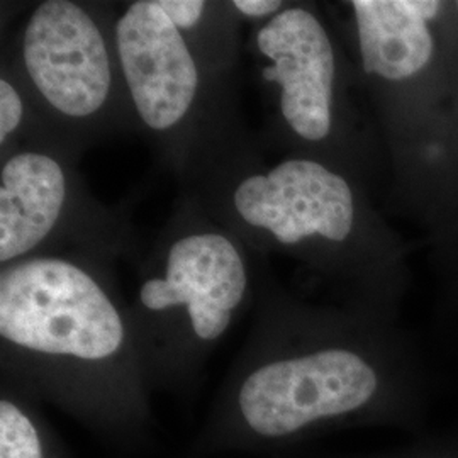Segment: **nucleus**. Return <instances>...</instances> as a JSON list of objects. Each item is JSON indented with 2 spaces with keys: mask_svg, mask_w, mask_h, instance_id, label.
<instances>
[{
  "mask_svg": "<svg viewBox=\"0 0 458 458\" xmlns=\"http://www.w3.org/2000/svg\"><path fill=\"white\" fill-rule=\"evenodd\" d=\"M114 265L82 251L0 265V382L136 450L151 438L153 391Z\"/></svg>",
  "mask_w": 458,
  "mask_h": 458,
  "instance_id": "nucleus-1",
  "label": "nucleus"
},
{
  "mask_svg": "<svg viewBox=\"0 0 458 458\" xmlns=\"http://www.w3.org/2000/svg\"><path fill=\"white\" fill-rule=\"evenodd\" d=\"M263 260L181 192L147 255L136 260L128 301L151 391L196 389L216 348L253 310Z\"/></svg>",
  "mask_w": 458,
  "mask_h": 458,
  "instance_id": "nucleus-2",
  "label": "nucleus"
},
{
  "mask_svg": "<svg viewBox=\"0 0 458 458\" xmlns=\"http://www.w3.org/2000/svg\"><path fill=\"white\" fill-rule=\"evenodd\" d=\"M376 369L348 346L295 348L253 306V325L189 454L267 455L299 433L367 406Z\"/></svg>",
  "mask_w": 458,
  "mask_h": 458,
  "instance_id": "nucleus-3",
  "label": "nucleus"
},
{
  "mask_svg": "<svg viewBox=\"0 0 458 458\" xmlns=\"http://www.w3.org/2000/svg\"><path fill=\"white\" fill-rule=\"evenodd\" d=\"M115 14L107 2L43 0L22 21L2 65L31 106L33 131L24 145L53 148L79 162L87 148L138 132L115 47Z\"/></svg>",
  "mask_w": 458,
  "mask_h": 458,
  "instance_id": "nucleus-4",
  "label": "nucleus"
},
{
  "mask_svg": "<svg viewBox=\"0 0 458 458\" xmlns=\"http://www.w3.org/2000/svg\"><path fill=\"white\" fill-rule=\"evenodd\" d=\"M115 47L138 132L172 174L240 115L236 81L214 77L160 0H134L117 9Z\"/></svg>",
  "mask_w": 458,
  "mask_h": 458,
  "instance_id": "nucleus-5",
  "label": "nucleus"
},
{
  "mask_svg": "<svg viewBox=\"0 0 458 458\" xmlns=\"http://www.w3.org/2000/svg\"><path fill=\"white\" fill-rule=\"evenodd\" d=\"M82 251L138 260L128 211L100 202L77 160L39 145L0 157V265L45 253Z\"/></svg>",
  "mask_w": 458,
  "mask_h": 458,
  "instance_id": "nucleus-6",
  "label": "nucleus"
},
{
  "mask_svg": "<svg viewBox=\"0 0 458 458\" xmlns=\"http://www.w3.org/2000/svg\"><path fill=\"white\" fill-rule=\"evenodd\" d=\"M250 49L263 98L274 102V134L327 143L335 130L336 55L327 28L304 5L285 4L255 26Z\"/></svg>",
  "mask_w": 458,
  "mask_h": 458,
  "instance_id": "nucleus-7",
  "label": "nucleus"
},
{
  "mask_svg": "<svg viewBox=\"0 0 458 458\" xmlns=\"http://www.w3.org/2000/svg\"><path fill=\"white\" fill-rule=\"evenodd\" d=\"M361 68L389 82L406 81L433 55L428 21L440 13L438 0H353Z\"/></svg>",
  "mask_w": 458,
  "mask_h": 458,
  "instance_id": "nucleus-8",
  "label": "nucleus"
},
{
  "mask_svg": "<svg viewBox=\"0 0 458 458\" xmlns=\"http://www.w3.org/2000/svg\"><path fill=\"white\" fill-rule=\"evenodd\" d=\"M199 60L223 81H236L242 51V17L233 2L160 0Z\"/></svg>",
  "mask_w": 458,
  "mask_h": 458,
  "instance_id": "nucleus-9",
  "label": "nucleus"
},
{
  "mask_svg": "<svg viewBox=\"0 0 458 458\" xmlns=\"http://www.w3.org/2000/svg\"><path fill=\"white\" fill-rule=\"evenodd\" d=\"M0 458H70L41 404L0 382Z\"/></svg>",
  "mask_w": 458,
  "mask_h": 458,
  "instance_id": "nucleus-10",
  "label": "nucleus"
},
{
  "mask_svg": "<svg viewBox=\"0 0 458 458\" xmlns=\"http://www.w3.org/2000/svg\"><path fill=\"white\" fill-rule=\"evenodd\" d=\"M33 131V113L26 92L7 66L0 68V157L24 145Z\"/></svg>",
  "mask_w": 458,
  "mask_h": 458,
  "instance_id": "nucleus-11",
  "label": "nucleus"
},
{
  "mask_svg": "<svg viewBox=\"0 0 458 458\" xmlns=\"http://www.w3.org/2000/svg\"><path fill=\"white\" fill-rule=\"evenodd\" d=\"M242 21L253 22L255 26L270 21L285 7L284 0H231Z\"/></svg>",
  "mask_w": 458,
  "mask_h": 458,
  "instance_id": "nucleus-12",
  "label": "nucleus"
}]
</instances>
